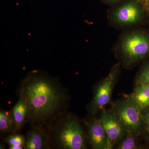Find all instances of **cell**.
<instances>
[{"mask_svg":"<svg viewBox=\"0 0 149 149\" xmlns=\"http://www.w3.org/2000/svg\"><path fill=\"white\" fill-rule=\"evenodd\" d=\"M29 113V122L47 128L66 113L68 107V92L57 78L45 71L32 70L22 80L18 88Z\"/></svg>","mask_w":149,"mask_h":149,"instance_id":"6da1fadb","label":"cell"},{"mask_svg":"<svg viewBox=\"0 0 149 149\" xmlns=\"http://www.w3.org/2000/svg\"><path fill=\"white\" fill-rule=\"evenodd\" d=\"M47 132L49 148H85V135L80 123L67 112L54 121Z\"/></svg>","mask_w":149,"mask_h":149,"instance_id":"7a4b0ae2","label":"cell"},{"mask_svg":"<svg viewBox=\"0 0 149 149\" xmlns=\"http://www.w3.org/2000/svg\"><path fill=\"white\" fill-rule=\"evenodd\" d=\"M142 111L129 98L123 99L114 104L113 113L127 133L138 136L143 123Z\"/></svg>","mask_w":149,"mask_h":149,"instance_id":"3957f363","label":"cell"},{"mask_svg":"<svg viewBox=\"0 0 149 149\" xmlns=\"http://www.w3.org/2000/svg\"><path fill=\"white\" fill-rule=\"evenodd\" d=\"M120 51L126 60L138 61L149 54V38L141 32H132L123 39Z\"/></svg>","mask_w":149,"mask_h":149,"instance_id":"277c9868","label":"cell"},{"mask_svg":"<svg viewBox=\"0 0 149 149\" xmlns=\"http://www.w3.org/2000/svg\"><path fill=\"white\" fill-rule=\"evenodd\" d=\"M119 70V65L116 64L113 67L108 75L97 87L90 108L92 114L96 113L109 103Z\"/></svg>","mask_w":149,"mask_h":149,"instance_id":"5b68a950","label":"cell"},{"mask_svg":"<svg viewBox=\"0 0 149 149\" xmlns=\"http://www.w3.org/2000/svg\"><path fill=\"white\" fill-rule=\"evenodd\" d=\"M100 120L107 136L109 149H112L124 138L127 132L113 113L104 111Z\"/></svg>","mask_w":149,"mask_h":149,"instance_id":"8992f818","label":"cell"},{"mask_svg":"<svg viewBox=\"0 0 149 149\" xmlns=\"http://www.w3.org/2000/svg\"><path fill=\"white\" fill-rule=\"evenodd\" d=\"M142 10L138 3L133 1L123 4L116 9L113 18L118 24L129 25L136 24L141 20Z\"/></svg>","mask_w":149,"mask_h":149,"instance_id":"52a82bcc","label":"cell"},{"mask_svg":"<svg viewBox=\"0 0 149 149\" xmlns=\"http://www.w3.org/2000/svg\"><path fill=\"white\" fill-rule=\"evenodd\" d=\"M89 143L93 148L109 149L107 136L100 119L94 118L86 123Z\"/></svg>","mask_w":149,"mask_h":149,"instance_id":"ba28073f","label":"cell"},{"mask_svg":"<svg viewBox=\"0 0 149 149\" xmlns=\"http://www.w3.org/2000/svg\"><path fill=\"white\" fill-rule=\"evenodd\" d=\"M32 125L27 132L25 149L49 148V138L47 130L35 125Z\"/></svg>","mask_w":149,"mask_h":149,"instance_id":"9c48e42d","label":"cell"},{"mask_svg":"<svg viewBox=\"0 0 149 149\" xmlns=\"http://www.w3.org/2000/svg\"><path fill=\"white\" fill-rule=\"evenodd\" d=\"M10 112L16 125V133H18L25 123L29 122V110L24 100L19 97Z\"/></svg>","mask_w":149,"mask_h":149,"instance_id":"30bf717a","label":"cell"},{"mask_svg":"<svg viewBox=\"0 0 149 149\" xmlns=\"http://www.w3.org/2000/svg\"><path fill=\"white\" fill-rule=\"evenodd\" d=\"M128 97L142 111L149 108V85L137 86Z\"/></svg>","mask_w":149,"mask_h":149,"instance_id":"8fae6325","label":"cell"},{"mask_svg":"<svg viewBox=\"0 0 149 149\" xmlns=\"http://www.w3.org/2000/svg\"><path fill=\"white\" fill-rule=\"evenodd\" d=\"M16 127L10 111L1 109L0 111V132L1 135L8 136L16 133Z\"/></svg>","mask_w":149,"mask_h":149,"instance_id":"7c38bea8","label":"cell"},{"mask_svg":"<svg viewBox=\"0 0 149 149\" xmlns=\"http://www.w3.org/2000/svg\"><path fill=\"white\" fill-rule=\"evenodd\" d=\"M26 140V136L17 133L5 136L3 139L5 143L8 144L9 146H19L23 147L24 148Z\"/></svg>","mask_w":149,"mask_h":149,"instance_id":"4fadbf2b","label":"cell"},{"mask_svg":"<svg viewBox=\"0 0 149 149\" xmlns=\"http://www.w3.org/2000/svg\"><path fill=\"white\" fill-rule=\"evenodd\" d=\"M128 135L123 139L117 149H135L138 148V146L135 136L127 133Z\"/></svg>","mask_w":149,"mask_h":149,"instance_id":"5bb4252c","label":"cell"},{"mask_svg":"<svg viewBox=\"0 0 149 149\" xmlns=\"http://www.w3.org/2000/svg\"><path fill=\"white\" fill-rule=\"evenodd\" d=\"M136 86L149 85V64L145 67L138 75L136 80Z\"/></svg>","mask_w":149,"mask_h":149,"instance_id":"9a60e30c","label":"cell"},{"mask_svg":"<svg viewBox=\"0 0 149 149\" xmlns=\"http://www.w3.org/2000/svg\"><path fill=\"white\" fill-rule=\"evenodd\" d=\"M142 114L143 122L146 126V130L149 134V108L143 110Z\"/></svg>","mask_w":149,"mask_h":149,"instance_id":"2e32d148","label":"cell"},{"mask_svg":"<svg viewBox=\"0 0 149 149\" xmlns=\"http://www.w3.org/2000/svg\"><path fill=\"white\" fill-rule=\"evenodd\" d=\"M144 6L149 11V0H141Z\"/></svg>","mask_w":149,"mask_h":149,"instance_id":"e0dca14e","label":"cell"},{"mask_svg":"<svg viewBox=\"0 0 149 149\" xmlns=\"http://www.w3.org/2000/svg\"><path fill=\"white\" fill-rule=\"evenodd\" d=\"M24 148L23 147L19 146H9L10 149H22Z\"/></svg>","mask_w":149,"mask_h":149,"instance_id":"ac0fdd59","label":"cell"},{"mask_svg":"<svg viewBox=\"0 0 149 149\" xmlns=\"http://www.w3.org/2000/svg\"><path fill=\"white\" fill-rule=\"evenodd\" d=\"M108 2L110 3H115L118 2L120 1L121 0H106Z\"/></svg>","mask_w":149,"mask_h":149,"instance_id":"d6986e66","label":"cell"}]
</instances>
